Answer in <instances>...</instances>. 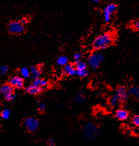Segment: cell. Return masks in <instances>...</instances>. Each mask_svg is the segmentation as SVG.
<instances>
[{
  "label": "cell",
  "mask_w": 139,
  "mask_h": 146,
  "mask_svg": "<svg viewBox=\"0 0 139 146\" xmlns=\"http://www.w3.org/2000/svg\"><path fill=\"white\" fill-rule=\"evenodd\" d=\"M114 42V36L110 33H104L97 36L92 42V47L95 50H102L110 46Z\"/></svg>",
  "instance_id": "obj_1"
},
{
  "label": "cell",
  "mask_w": 139,
  "mask_h": 146,
  "mask_svg": "<svg viewBox=\"0 0 139 146\" xmlns=\"http://www.w3.org/2000/svg\"><path fill=\"white\" fill-rule=\"evenodd\" d=\"M99 128L97 125L91 122L86 123L82 127V135L87 139H94L99 134Z\"/></svg>",
  "instance_id": "obj_2"
},
{
  "label": "cell",
  "mask_w": 139,
  "mask_h": 146,
  "mask_svg": "<svg viewBox=\"0 0 139 146\" xmlns=\"http://www.w3.org/2000/svg\"><path fill=\"white\" fill-rule=\"evenodd\" d=\"M104 60V55L101 53H94L89 55L88 63L93 70H96L100 64Z\"/></svg>",
  "instance_id": "obj_3"
},
{
  "label": "cell",
  "mask_w": 139,
  "mask_h": 146,
  "mask_svg": "<svg viewBox=\"0 0 139 146\" xmlns=\"http://www.w3.org/2000/svg\"><path fill=\"white\" fill-rule=\"evenodd\" d=\"M13 92L14 87H13L9 83H5L0 88V93L8 102L13 101L15 99L16 95L13 93Z\"/></svg>",
  "instance_id": "obj_4"
},
{
  "label": "cell",
  "mask_w": 139,
  "mask_h": 146,
  "mask_svg": "<svg viewBox=\"0 0 139 146\" xmlns=\"http://www.w3.org/2000/svg\"><path fill=\"white\" fill-rule=\"evenodd\" d=\"M8 29L9 32L13 34H22L25 28L24 26L19 21H13L10 22L8 26Z\"/></svg>",
  "instance_id": "obj_5"
},
{
  "label": "cell",
  "mask_w": 139,
  "mask_h": 146,
  "mask_svg": "<svg viewBox=\"0 0 139 146\" xmlns=\"http://www.w3.org/2000/svg\"><path fill=\"white\" fill-rule=\"evenodd\" d=\"M39 121L36 118L33 117H29L24 121V126L26 129L30 133H34L37 131L39 127Z\"/></svg>",
  "instance_id": "obj_6"
},
{
  "label": "cell",
  "mask_w": 139,
  "mask_h": 146,
  "mask_svg": "<svg viewBox=\"0 0 139 146\" xmlns=\"http://www.w3.org/2000/svg\"><path fill=\"white\" fill-rule=\"evenodd\" d=\"M115 95L119 101V103H124L128 98V91L125 86H119L116 91Z\"/></svg>",
  "instance_id": "obj_7"
},
{
  "label": "cell",
  "mask_w": 139,
  "mask_h": 146,
  "mask_svg": "<svg viewBox=\"0 0 139 146\" xmlns=\"http://www.w3.org/2000/svg\"><path fill=\"white\" fill-rule=\"evenodd\" d=\"M117 6L114 4H109L104 10V17L106 22H109L113 14L116 11Z\"/></svg>",
  "instance_id": "obj_8"
},
{
  "label": "cell",
  "mask_w": 139,
  "mask_h": 146,
  "mask_svg": "<svg viewBox=\"0 0 139 146\" xmlns=\"http://www.w3.org/2000/svg\"><path fill=\"white\" fill-rule=\"evenodd\" d=\"M9 83L13 87L16 88H22L24 86V80L22 76H13L9 80Z\"/></svg>",
  "instance_id": "obj_9"
},
{
  "label": "cell",
  "mask_w": 139,
  "mask_h": 146,
  "mask_svg": "<svg viewBox=\"0 0 139 146\" xmlns=\"http://www.w3.org/2000/svg\"><path fill=\"white\" fill-rule=\"evenodd\" d=\"M43 90V88L42 87H39V86L32 84L27 86L25 91L27 93L30 94V95H37V94L42 92Z\"/></svg>",
  "instance_id": "obj_10"
},
{
  "label": "cell",
  "mask_w": 139,
  "mask_h": 146,
  "mask_svg": "<svg viewBox=\"0 0 139 146\" xmlns=\"http://www.w3.org/2000/svg\"><path fill=\"white\" fill-rule=\"evenodd\" d=\"M63 73L66 75L73 76L76 75V67L72 64H67L64 66Z\"/></svg>",
  "instance_id": "obj_11"
},
{
  "label": "cell",
  "mask_w": 139,
  "mask_h": 146,
  "mask_svg": "<svg viewBox=\"0 0 139 146\" xmlns=\"http://www.w3.org/2000/svg\"><path fill=\"white\" fill-rule=\"evenodd\" d=\"M128 112L124 109L117 110L115 113V116L117 119L120 121H126L128 117Z\"/></svg>",
  "instance_id": "obj_12"
},
{
  "label": "cell",
  "mask_w": 139,
  "mask_h": 146,
  "mask_svg": "<svg viewBox=\"0 0 139 146\" xmlns=\"http://www.w3.org/2000/svg\"><path fill=\"white\" fill-rule=\"evenodd\" d=\"M41 72H42V69L39 66H33L30 68V72H31V76L33 79L38 78L40 77Z\"/></svg>",
  "instance_id": "obj_13"
},
{
  "label": "cell",
  "mask_w": 139,
  "mask_h": 146,
  "mask_svg": "<svg viewBox=\"0 0 139 146\" xmlns=\"http://www.w3.org/2000/svg\"><path fill=\"white\" fill-rule=\"evenodd\" d=\"M128 94L131 96L134 97L138 100H139V86H132L128 89Z\"/></svg>",
  "instance_id": "obj_14"
},
{
  "label": "cell",
  "mask_w": 139,
  "mask_h": 146,
  "mask_svg": "<svg viewBox=\"0 0 139 146\" xmlns=\"http://www.w3.org/2000/svg\"><path fill=\"white\" fill-rule=\"evenodd\" d=\"M33 84L39 86V87L43 88V87H44V86H46L47 85L48 82L46 80H45L44 78H41L39 77L38 78L34 79Z\"/></svg>",
  "instance_id": "obj_15"
},
{
  "label": "cell",
  "mask_w": 139,
  "mask_h": 146,
  "mask_svg": "<svg viewBox=\"0 0 139 146\" xmlns=\"http://www.w3.org/2000/svg\"><path fill=\"white\" fill-rule=\"evenodd\" d=\"M20 74L21 75L23 78H27L31 76V72L30 70L26 67H24L21 68L20 70Z\"/></svg>",
  "instance_id": "obj_16"
},
{
  "label": "cell",
  "mask_w": 139,
  "mask_h": 146,
  "mask_svg": "<svg viewBox=\"0 0 139 146\" xmlns=\"http://www.w3.org/2000/svg\"><path fill=\"white\" fill-rule=\"evenodd\" d=\"M86 96L84 92H80L78 95L76 96L75 101L76 103L79 104H81L85 101Z\"/></svg>",
  "instance_id": "obj_17"
},
{
  "label": "cell",
  "mask_w": 139,
  "mask_h": 146,
  "mask_svg": "<svg viewBox=\"0 0 139 146\" xmlns=\"http://www.w3.org/2000/svg\"><path fill=\"white\" fill-rule=\"evenodd\" d=\"M57 63L59 65L64 66L68 64V58L65 56H64V55H61V56L58 57L57 60Z\"/></svg>",
  "instance_id": "obj_18"
},
{
  "label": "cell",
  "mask_w": 139,
  "mask_h": 146,
  "mask_svg": "<svg viewBox=\"0 0 139 146\" xmlns=\"http://www.w3.org/2000/svg\"><path fill=\"white\" fill-rule=\"evenodd\" d=\"M75 67L76 68V70H86V69H87V64L85 63L84 62L79 61L76 63Z\"/></svg>",
  "instance_id": "obj_19"
},
{
  "label": "cell",
  "mask_w": 139,
  "mask_h": 146,
  "mask_svg": "<svg viewBox=\"0 0 139 146\" xmlns=\"http://www.w3.org/2000/svg\"><path fill=\"white\" fill-rule=\"evenodd\" d=\"M10 115H11V111L8 109L3 110L1 113V116L4 119H8Z\"/></svg>",
  "instance_id": "obj_20"
},
{
  "label": "cell",
  "mask_w": 139,
  "mask_h": 146,
  "mask_svg": "<svg viewBox=\"0 0 139 146\" xmlns=\"http://www.w3.org/2000/svg\"><path fill=\"white\" fill-rule=\"evenodd\" d=\"M76 75L80 77H85L88 75V71L87 69L82 70H76Z\"/></svg>",
  "instance_id": "obj_21"
},
{
  "label": "cell",
  "mask_w": 139,
  "mask_h": 146,
  "mask_svg": "<svg viewBox=\"0 0 139 146\" xmlns=\"http://www.w3.org/2000/svg\"><path fill=\"white\" fill-rule=\"evenodd\" d=\"M119 103V100H118V98H117V96L115 95L111 97V98L110 100V104L111 105L113 106H115Z\"/></svg>",
  "instance_id": "obj_22"
},
{
  "label": "cell",
  "mask_w": 139,
  "mask_h": 146,
  "mask_svg": "<svg viewBox=\"0 0 139 146\" xmlns=\"http://www.w3.org/2000/svg\"><path fill=\"white\" fill-rule=\"evenodd\" d=\"M9 71V68L6 65H2L0 67V75H5Z\"/></svg>",
  "instance_id": "obj_23"
},
{
  "label": "cell",
  "mask_w": 139,
  "mask_h": 146,
  "mask_svg": "<svg viewBox=\"0 0 139 146\" xmlns=\"http://www.w3.org/2000/svg\"><path fill=\"white\" fill-rule=\"evenodd\" d=\"M132 123L134 126L139 127V115H134L132 117Z\"/></svg>",
  "instance_id": "obj_24"
},
{
  "label": "cell",
  "mask_w": 139,
  "mask_h": 146,
  "mask_svg": "<svg viewBox=\"0 0 139 146\" xmlns=\"http://www.w3.org/2000/svg\"><path fill=\"white\" fill-rule=\"evenodd\" d=\"M81 58H82V55L80 53H77L74 55V60L76 62V63H77V62L81 61Z\"/></svg>",
  "instance_id": "obj_25"
},
{
  "label": "cell",
  "mask_w": 139,
  "mask_h": 146,
  "mask_svg": "<svg viewBox=\"0 0 139 146\" xmlns=\"http://www.w3.org/2000/svg\"><path fill=\"white\" fill-rule=\"evenodd\" d=\"M46 106L43 103H40L38 105V110H39L40 112H43V111L46 110Z\"/></svg>",
  "instance_id": "obj_26"
},
{
  "label": "cell",
  "mask_w": 139,
  "mask_h": 146,
  "mask_svg": "<svg viewBox=\"0 0 139 146\" xmlns=\"http://www.w3.org/2000/svg\"><path fill=\"white\" fill-rule=\"evenodd\" d=\"M48 144L50 146H55V141L53 139H50L48 140Z\"/></svg>",
  "instance_id": "obj_27"
},
{
  "label": "cell",
  "mask_w": 139,
  "mask_h": 146,
  "mask_svg": "<svg viewBox=\"0 0 139 146\" xmlns=\"http://www.w3.org/2000/svg\"><path fill=\"white\" fill-rule=\"evenodd\" d=\"M28 18H23L22 19H21V23L23 25H25V24H26L27 23H28Z\"/></svg>",
  "instance_id": "obj_28"
},
{
  "label": "cell",
  "mask_w": 139,
  "mask_h": 146,
  "mask_svg": "<svg viewBox=\"0 0 139 146\" xmlns=\"http://www.w3.org/2000/svg\"><path fill=\"white\" fill-rule=\"evenodd\" d=\"M134 28L137 31H139V19H138L136 22L134 23Z\"/></svg>",
  "instance_id": "obj_29"
},
{
  "label": "cell",
  "mask_w": 139,
  "mask_h": 146,
  "mask_svg": "<svg viewBox=\"0 0 139 146\" xmlns=\"http://www.w3.org/2000/svg\"><path fill=\"white\" fill-rule=\"evenodd\" d=\"M92 1L94 3H98L99 1V0H92Z\"/></svg>",
  "instance_id": "obj_30"
}]
</instances>
